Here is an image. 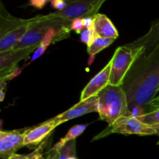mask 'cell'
Masks as SVG:
<instances>
[{
  "instance_id": "18",
  "label": "cell",
  "mask_w": 159,
  "mask_h": 159,
  "mask_svg": "<svg viewBox=\"0 0 159 159\" xmlns=\"http://www.w3.org/2000/svg\"><path fill=\"white\" fill-rule=\"evenodd\" d=\"M42 150H43V144L40 146L38 148L36 149L34 152L29 155H18V154H14L12 156L9 157L8 159H37L39 155L42 154Z\"/></svg>"
},
{
  "instance_id": "24",
  "label": "cell",
  "mask_w": 159,
  "mask_h": 159,
  "mask_svg": "<svg viewBox=\"0 0 159 159\" xmlns=\"http://www.w3.org/2000/svg\"><path fill=\"white\" fill-rule=\"evenodd\" d=\"M56 152H51V151H50L49 155H48V157H47V158H44V157L43 156V155H42V154H40V155H39L38 158L37 159H54V156H55Z\"/></svg>"
},
{
  "instance_id": "27",
  "label": "cell",
  "mask_w": 159,
  "mask_h": 159,
  "mask_svg": "<svg viewBox=\"0 0 159 159\" xmlns=\"http://www.w3.org/2000/svg\"><path fill=\"white\" fill-rule=\"evenodd\" d=\"M68 159H78V158H76V156H72V157H71V158H69Z\"/></svg>"
},
{
  "instance_id": "21",
  "label": "cell",
  "mask_w": 159,
  "mask_h": 159,
  "mask_svg": "<svg viewBox=\"0 0 159 159\" xmlns=\"http://www.w3.org/2000/svg\"><path fill=\"white\" fill-rule=\"evenodd\" d=\"M51 5L54 9H57V11H61L65 9L66 6V2L65 0H52Z\"/></svg>"
},
{
  "instance_id": "22",
  "label": "cell",
  "mask_w": 159,
  "mask_h": 159,
  "mask_svg": "<svg viewBox=\"0 0 159 159\" xmlns=\"http://www.w3.org/2000/svg\"><path fill=\"white\" fill-rule=\"evenodd\" d=\"M50 0H30V5L37 9H42Z\"/></svg>"
},
{
  "instance_id": "4",
  "label": "cell",
  "mask_w": 159,
  "mask_h": 159,
  "mask_svg": "<svg viewBox=\"0 0 159 159\" xmlns=\"http://www.w3.org/2000/svg\"><path fill=\"white\" fill-rule=\"evenodd\" d=\"M107 0H65L66 6L54 12L57 16L71 23L76 19L94 17Z\"/></svg>"
},
{
  "instance_id": "9",
  "label": "cell",
  "mask_w": 159,
  "mask_h": 159,
  "mask_svg": "<svg viewBox=\"0 0 159 159\" xmlns=\"http://www.w3.org/2000/svg\"><path fill=\"white\" fill-rule=\"evenodd\" d=\"M112 61L110 60L107 65L96 74L82 90L80 101L85 100L93 96H96L102 90L110 85V73H111Z\"/></svg>"
},
{
  "instance_id": "3",
  "label": "cell",
  "mask_w": 159,
  "mask_h": 159,
  "mask_svg": "<svg viewBox=\"0 0 159 159\" xmlns=\"http://www.w3.org/2000/svg\"><path fill=\"white\" fill-rule=\"evenodd\" d=\"M143 51L144 49L142 48H133L127 45H124L116 48L111 58L110 85L122 86L129 70Z\"/></svg>"
},
{
  "instance_id": "16",
  "label": "cell",
  "mask_w": 159,
  "mask_h": 159,
  "mask_svg": "<svg viewBox=\"0 0 159 159\" xmlns=\"http://www.w3.org/2000/svg\"><path fill=\"white\" fill-rule=\"evenodd\" d=\"M137 118L150 126L159 124V109L149 112V113H144V114L140 115V116H137Z\"/></svg>"
},
{
  "instance_id": "20",
  "label": "cell",
  "mask_w": 159,
  "mask_h": 159,
  "mask_svg": "<svg viewBox=\"0 0 159 159\" xmlns=\"http://www.w3.org/2000/svg\"><path fill=\"white\" fill-rule=\"evenodd\" d=\"M159 109V96H156L147 107L144 108V113L154 111V110Z\"/></svg>"
},
{
  "instance_id": "11",
  "label": "cell",
  "mask_w": 159,
  "mask_h": 159,
  "mask_svg": "<svg viewBox=\"0 0 159 159\" xmlns=\"http://www.w3.org/2000/svg\"><path fill=\"white\" fill-rule=\"evenodd\" d=\"M34 20H35V17L28 19L23 24L11 30L9 32L6 33L4 35L1 36L0 37V53L11 51L16 45V43L32 26L33 23H34Z\"/></svg>"
},
{
  "instance_id": "1",
  "label": "cell",
  "mask_w": 159,
  "mask_h": 159,
  "mask_svg": "<svg viewBox=\"0 0 159 159\" xmlns=\"http://www.w3.org/2000/svg\"><path fill=\"white\" fill-rule=\"evenodd\" d=\"M122 87L132 116L144 114V108L159 92V43L141 53L129 70Z\"/></svg>"
},
{
  "instance_id": "17",
  "label": "cell",
  "mask_w": 159,
  "mask_h": 159,
  "mask_svg": "<svg viewBox=\"0 0 159 159\" xmlns=\"http://www.w3.org/2000/svg\"><path fill=\"white\" fill-rule=\"evenodd\" d=\"M96 33H95L94 28L93 26L89 28H84L83 30L81 33V40L83 43H85L87 46L92 43L93 39L96 37Z\"/></svg>"
},
{
  "instance_id": "23",
  "label": "cell",
  "mask_w": 159,
  "mask_h": 159,
  "mask_svg": "<svg viewBox=\"0 0 159 159\" xmlns=\"http://www.w3.org/2000/svg\"><path fill=\"white\" fill-rule=\"evenodd\" d=\"M94 17H86V18H83V23L84 26H85V28H89L93 26V20Z\"/></svg>"
},
{
  "instance_id": "14",
  "label": "cell",
  "mask_w": 159,
  "mask_h": 159,
  "mask_svg": "<svg viewBox=\"0 0 159 159\" xmlns=\"http://www.w3.org/2000/svg\"><path fill=\"white\" fill-rule=\"evenodd\" d=\"M86 127V124H78V125H75L74 126V127H71V128L68 130V133L66 134L65 138L61 139L60 141L52 148L51 152H59V151H60L61 149L68 142V141H72V140H75L78 137L80 136V135L83 133L84 130H85Z\"/></svg>"
},
{
  "instance_id": "6",
  "label": "cell",
  "mask_w": 159,
  "mask_h": 159,
  "mask_svg": "<svg viewBox=\"0 0 159 159\" xmlns=\"http://www.w3.org/2000/svg\"><path fill=\"white\" fill-rule=\"evenodd\" d=\"M28 129L23 130L0 131V157L8 159L25 146V137Z\"/></svg>"
},
{
  "instance_id": "26",
  "label": "cell",
  "mask_w": 159,
  "mask_h": 159,
  "mask_svg": "<svg viewBox=\"0 0 159 159\" xmlns=\"http://www.w3.org/2000/svg\"><path fill=\"white\" fill-rule=\"evenodd\" d=\"M54 159H59V152H57L55 154V156H54Z\"/></svg>"
},
{
  "instance_id": "25",
  "label": "cell",
  "mask_w": 159,
  "mask_h": 159,
  "mask_svg": "<svg viewBox=\"0 0 159 159\" xmlns=\"http://www.w3.org/2000/svg\"><path fill=\"white\" fill-rule=\"evenodd\" d=\"M152 127H153V128L155 129V133H156V134H155V135L158 136V138H159V124H156V125H153V126H152ZM157 144H159V140H158V143H157Z\"/></svg>"
},
{
  "instance_id": "19",
  "label": "cell",
  "mask_w": 159,
  "mask_h": 159,
  "mask_svg": "<svg viewBox=\"0 0 159 159\" xmlns=\"http://www.w3.org/2000/svg\"><path fill=\"white\" fill-rule=\"evenodd\" d=\"M85 28L82 19H76L73 20L71 23V30H75L78 34H81L83 29Z\"/></svg>"
},
{
  "instance_id": "7",
  "label": "cell",
  "mask_w": 159,
  "mask_h": 159,
  "mask_svg": "<svg viewBox=\"0 0 159 159\" xmlns=\"http://www.w3.org/2000/svg\"><path fill=\"white\" fill-rule=\"evenodd\" d=\"M38 46L30 47L20 50H11L7 52L0 53V72L1 80L9 77L15 71L17 63L27 57L30 54L37 49Z\"/></svg>"
},
{
  "instance_id": "12",
  "label": "cell",
  "mask_w": 159,
  "mask_h": 159,
  "mask_svg": "<svg viewBox=\"0 0 159 159\" xmlns=\"http://www.w3.org/2000/svg\"><path fill=\"white\" fill-rule=\"evenodd\" d=\"M159 43V19L153 22L147 34L137 39L132 43H127L128 47L133 48H142L144 51H148Z\"/></svg>"
},
{
  "instance_id": "10",
  "label": "cell",
  "mask_w": 159,
  "mask_h": 159,
  "mask_svg": "<svg viewBox=\"0 0 159 159\" xmlns=\"http://www.w3.org/2000/svg\"><path fill=\"white\" fill-rule=\"evenodd\" d=\"M57 126V123L51 119L37 127L28 129L25 137V146L31 148L40 144Z\"/></svg>"
},
{
  "instance_id": "13",
  "label": "cell",
  "mask_w": 159,
  "mask_h": 159,
  "mask_svg": "<svg viewBox=\"0 0 159 159\" xmlns=\"http://www.w3.org/2000/svg\"><path fill=\"white\" fill-rule=\"evenodd\" d=\"M93 28L96 36L112 38L116 40L118 37V31L111 20L106 15L97 13L93 18Z\"/></svg>"
},
{
  "instance_id": "5",
  "label": "cell",
  "mask_w": 159,
  "mask_h": 159,
  "mask_svg": "<svg viewBox=\"0 0 159 159\" xmlns=\"http://www.w3.org/2000/svg\"><path fill=\"white\" fill-rule=\"evenodd\" d=\"M138 134V135H155V129L152 126L142 122L136 116H123L112 125H108L105 130L99 134L94 140L106 137L110 134Z\"/></svg>"
},
{
  "instance_id": "8",
  "label": "cell",
  "mask_w": 159,
  "mask_h": 159,
  "mask_svg": "<svg viewBox=\"0 0 159 159\" xmlns=\"http://www.w3.org/2000/svg\"><path fill=\"white\" fill-rule=\"evenodd\" d=\"M98 110V96H93L88 99L79 101L77 104L70 108L67 111L53 117V120L55 121L57 125L63 124L66 121L75 118L79 117L87 113L97 112Z\"/></svg>"
},
{
  "instance_id": "2",
  "label": "cell",
  "mask_w": 159,
  "mask_h": 159,
  "mask_svg": "<svg viewBox=\"0 0 159 159\" xmlns=\"http://www.w3.org/2000/svg\"><path fill=\"white\" fill-rule=\"evenodd\" d=\"M97 96V113L99 118L109 125H112L123 116H132L127 94L122 86L109 85Z\"/></svg>"
},
{
  "instance_id": "15",
  "label": "cell",
  "mask_w": 159,
  "mask_h": 159,
  "mask_svg": "<svg viewBox=\"0 0 159 159\" xmlns=\"http://www.w3.org/2000/svg\"><path fill=\"white\" fill-rule=\"evenodd\" d=\"M114 40L115 39L105 38V37L96 36L92 43L89 46H87V49H88L87 51L89 55H95L112 44Z\"/></svg>"
}]
</instances>
